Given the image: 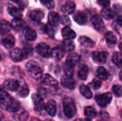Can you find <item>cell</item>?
Instances as JSON below:
<instances>
[{"instance_id": "obj_1", "label": "cell", "mask_w": 122, "mask_h": 121, "mask_svg": "<svg viewBox=\"0 0 122 121\" xmlns=\"http://www.w3.org/2000/svg\"><path fill=\"white\" fill-rule=\"evenodd\" d=\"M0 108L9 113H14L20 108V103L11 98L2 88H0Z\"/></svg>"}, {"instance_id": "obj_2", "label": "cell", "mask_w": 122, "mask_h": 121, "mask_svg": "<svg viewBox=\"0 0 122 121\" xmlns=\"http://www.w3.org/2000/svg\"><path fill=\"white\" fill-rule=\"evenodd\" d=\"M26 71L29 77L35 80H39L43 75V71L41 66L34 61L27 62L26 64Z\"/></svg>"}, {"instance_id": "obj_3", "label": "cell", "mask_w": 122, "mask_h": 121, "mask_svg": "<svg viewBox=\"0 0 122 121\" xmlns=\"http://www.w3.org/2000/svg\"><path fill=\"white\" fill-rule=\"evenodd\" d=\"M63 107L65 116L67 118H72L75 116L76 108L74 101L70 98H65L63 100Z\"/></svg>"}, {"instance_id": "obj_4", "label": "cell", "mask_w": 122, "mask_h": 121, "mask_svg": "<svg viewBox=\"0 0 122 121\" xmlns=\"http://www.w3.org/2000/svg\"><path fill=\"white\" fill-rule=\"evenodd\" d=\"M31 98L34 105V111H36V113L41 116H44L46 110L43 98L39 94H33Z\"/></svg>"}, {"instance_id": "obj_5", "label": "cell", "mask_w": 122, "mask_h": 121, "mask_svg": "<svg viewBox=\"0 0 122 121\" xmlns=\"http://www.w3.org/2000/svg\"><path fill=\"white\" fill-rule=\"evenodd\" d=\"M96 102L101 107L107 106L112 100V95L111 93H106L101 95H98L95 97Z\"/></svg>"}, {"instance_id": "obj_6", "label": "cell", "mask_w": 122, "mask_h": 121, "mask_svg": "<svg viewBox=\"0 0 122 121\" xmlns=\"http://www.w3.org/2000/svg\"><path fill=\"white\" fill-rule=\"evenodd\" d=\"M35 50L38 54L44 58H49L51 53L50 46L45 43H39L36 45Z\"/></svg>"}, {"instance_id": "obj_7", "label": "cell", "mask_w": 122, "mask_h": 121, "mask_svg": "<svg viewBox=\"0 0 122 121\" xmlns=\"http://www.w3.org/2000/svg\"><path fill=\"white\" fill-rule=\"evenodd\" d=\"M4 87L10 91H17L19 86L20 81L15 80V79H8L4 82Z\"/></svg>"}, {"instance_id": "obj_8", "label": "cell", "mask_w": 122, "mask_h": 121, "mask_svg": "<svg viewBox=\"0 0 122 121\" xmlns=\"http://www.w3.org/2000/svg\"><path fill=\"white\" fill-rule=\"evenodd\" d=\"M61 83L64 88H69L71 90L74 89L75 88V86H76L75 81L72 78V76H69L66 75L61 76Z\"/></svg>"}, {"instance_id": "obj_9", "label": "cell", "mask_w": 122, "mask_h": 121, "mask_svg": "<svg viewBox=\"0 0 122 121\" xmlns=\"http://www.w3.org/2000/svg\"><path fill=\"white\" fill-rule=\"evenodd\" d=\"M13 118L16 121H26L29 118V113L25 109L20 107L19 110L14 113Z\"/></svg>"}, {"instance_id": "obj_10", "label": "cell", "mask_w": 122, "mask_h": 121, "mask_svg": "<svg viewBox=\"0 0 122 121\" xmlns=\"http://www.w3.org/2000/svg\"><path fill=\"white\" fill-rule=\"evenodd\" d=\"M92 22L93 26L97 31H103L105 28V25L102 17L97 14L92 17Z\"/></svg>"}, {"instance_id": "obj_11", "label": "cell", "mask_w": 122, "mask_h": 121, "mask_svg": "<svg viewBox=\"0 0 122 121\" xmlns=\"http://www.w3.org/2000/svg\"><path fill=\"white\" fill-rule=\"evenodd\" d=\"M41 81V82L46 86H53V87H56L58 86V81L54 78L51 76H50L49 74H45V75H42V76L39 79Z\"/></svg>"}, {"instance_id": "obj_12", "label": "cell", "mask_w": 122, "mask_h": 121, "mask_svg": "<svg viewBox=\"0 0 122 121\" xmlns=\"http://www.w3.org/2000/svg\"><path fill=\"white\" fill-rule=\"evenodd\" d=\"M11 29H13L14 31H20L26 27V23L23 19H21H21L14 18L11 22Z\"/></svg>"}, {"instance_id": "obj_13", "label": "cell", "mask_w": 122, "mask_h": 121, "mask_svg": "<svg viewBox=\"0 0 122 121\" xmlns=\"http://www.w3.org/2000/svg\"><path fill=\"white\" fill-rule=\"evenodd\" d=\"M11 58L15 62H19L25 58L23 50L19 48H16L11 52Z\"/></svg>"}, {"instance_id": "obj_14", "label": "cell", "mask_w": 122, "mask_h": 121, "mask_svg": "<svg viewBox=\"0 0 122 121\" xmlns=\"http://www.w3.org/2000/svg\"><path fill=\"white\" fill-rule=\"evenodd\" d=\"M46 112L51 117L55 116L56 113V103L54 100L49 101L46 104H45Z\"/></svg>"}, {"instance_id": "obj_15", "label": "cell", "mask_w": 122, "mask_h": 121, "mask_svg": "<svg viewBox=\"0 0 122 121\" xmlns=\"http://www.w3.org/2000/svg\"><path fill=\"white\" fill-rule=\"evenodd\" d=\"M64 53H65V51H64V49H63L61 47L56 46V47L53 48L51 50L50 56H51L53 58H54L55 60L59 61V60H61V59L64 57Z\"/></svg>"}, {"instance_id": "obj_16", "label": "cell", "mask_w": 122, "mask_h": 121, "mask_svg": "<svg viewBox=\"0 0 122 121\" xmlns=\"http://www.w3.org/2000/svg\"><path fill=\"white\" fill-rule=\"evenodd\" d=\"M29 16L33 21H40L44 17V14L42 10L37 9H34V10L31 11L29 14Z\"/></svg>"}, {"instance_id": "obj_17", "label": "cell", "mask_w": 122, "mask_h": 121, "mask_svg": "<svg viewBox=\"0 0 122 121\" xmlns=\"http://www.w3.org/2000/svg\"><path fill=\"white\" fill-rule=\"evenodd\" d=\"M3 46L6 48H11L15 44V38L11 34H6L1 41Z\"/></svg>"}, {"instance_id": "obj_18", "label": "cell", "mask_w": 122, "mask_h": 121, "mask_svg": "<svg viewBox=\"0 0 122 121\" xmlns=\"http://www.w3.org/2000/svg\"><path fill=\"white\" fill-rule=\"evenodd\" d=\"M60 16L55 11L49 12L48 15V22L52 26H56L60 22Z\"/></svg>"}, {"instance_id": "obj_19", "label": "cell", "mask_w": 122, "mask_h": 121, "mask_svg": "<svg viewBox=\"0 0 122 121\" xmlns=\"http://www.w3.org/2000/svg\"><path fill=\"white\" fill-rule=\"evenodd\" d=\"M23 33H24V36L25 39L28 41H34L37 37L36 32L31 28H29L27 26H26L23 29Z\"/></svg>"}, {"instance_id": "obj_20", "label": "cell", "mask_w": 122, "mask_h": 121, "mask_svg": "<svg viewBox=\"0 0 122 121\" xmlns=\"http://www.w3.org/2000/svg\"><path fill=\"white\" fill-rule=\"evenodd\" d=\"M94 61L98 63H104L107 61V54L102 51H94L92 53Z\"/></svg>"}, {"instance_id": "obj_21", "label": "cell", "mask_w": 122, "mask_h": 121, "mask_svg": "<svg viewBox=\"0 0 122 121\" xmlns=\"http://www.w3.org/2000/svg\"><path fill=\"white\" fill-rule=\"evenodd\" d=\"M80 56L76 53H71L70 54L68 55L66 60V63L72 66H75L77 63H79V62L80 61Z\"/></svg>"}, {"instance_id": "obj_22", "label": "cell", "mask_w": 122, "mask_h": 121, "mask_svg": "<svg viewBox=\"0 0 122 121\" xmlns=\"http://www.w3.org/2000/svg\"><path fill=\"white\" fill-rule=\"evenodd\" d=\"M11 29V24L4 19L0 20V34L6 35L8 34Z\"/></svg>"}, {"instance_id": "obj_23", "label": "cell", "mask_w": 122, "mask_h": 121, "mask_svg": "<svg viewBox=\"0 0 122 121\" xmlns=\"http://www.w3.org/2000/svg\"><path fill=\"white\" fill-rule=\"evenodd\" d=\"M61 34L64 39L73 40L76 37V33L69 26H65L61 30Z\"/></svg>"}, {"instance_id": "obj_24", "label": "cell", "mask_w": 122, "mask_h": 121, "mask_svg": "<svg viewBox=\"0 0 122 121\" xmlns=\"http://www.w3.org/2000/svg\"><path fill=\"white\" fill-rule=\"evenodd\" d=\"M74 19L77 24L80 25H84L87 22V16L84 12L78 11L74 15Z\"/></svg>"}, {"instance_id": "obj_25", "label": "cell", "mask_w": 122, "mask_h": 121, "mask_svg": "<svg viewBox=\"0 0 122 121\" xmlns=\"http://www.w3.org/2000/svg\"><path fill=\"white\" fill-rule=\"evenodd\" d=\"M75 7H76L75 4L73 1H68L62 6L61 10L66 14H71L74 11V10H75Z\"/></svg>"}, {"instance_id": "obj_26", "label": "cell", "mask_w": 122, "mask_h": 121, "mask_svg": "<svg viewBox=\"0 0 122 121\" xmlns=\"http://www.w3.org/2000/svg\"><path fill=\"white\" fill-rule=\"evenodd\" d=\"M17 92H18V94L19 95V96L23 97V98H25L29 95V90L28 86L24 81H20V86H19V88Z\"/></svg>"}, {"instance_id": "obj_27", "label": "cell", "mask_w": 122, "mask_h": 121, "mask_svg": "<svg viewBox=\"0 0 122 121\" xmlns=\"http://www.w3.org/2000/svg\"><path fill=\"white\" fill-rule=\"evenodd\" d=\"M61 48L65 52H72L75 49V45L71 40L64 39L62 42Z\"/></svg>"}, {"instance_id": "obj_28", "label": "cell", "mask_w": 122, "mask_h": 121, "mask_svg": "<svg viewBox=\"0 0 122 121\" xmlns=\"http://www.w3.org/2000/svg\"><path fill=\"white\" fill-rule=\"evenodd\" d=\"M8 10V12L9 14L12 16L14 18H16V19H21L22 18L23 15H22V13L21 11V10L17 8V7H15L14 6H9L7 9Z\"/></svg>"}, {"instance_id": "obj_29", "label": "cell", "mask_w": 122, "mask_h": 121, "mask_svg": "<svg viewBox=\"0 0 122 121\" xmlns=\"http://www.w3.org/2000/svg\"><path fill=\"white\" fill-rule=\"evenodd\" d=\"M79 41L81 44V45H82L84 47H87V48H92L94 46L95 43L90 39L89 38L86 37V36H80L79 38Z\"/></svg>"}, {"instance_id": "obj_30", "label": "cell", "mask_w": 122, "mask_h": 121, "mask_svg": "<svg viewBox=\"0 0 122 121\" xmlns=\"http://www.w3.org/2000/svg\"><path fill=\"white\" fill-rule=\"evenodd\" d=\"M89 73V68L86 65H81L78 71V77L81 80H86Z\"/></svg>"}, {"instance_id": "obj_31", "label": "cell", "mask_w": 122, "mask_h": 121, "mask_svg": "<svg viewBox=\"0 0 122 121\" xmlns=\"http://www.w3.org/2000/svg\"><path fill=\"white\" fill-rule=\"evenodd\" d=\"M84 114H85V116L88 119L92 120L97 117V112L94 108H93L92 106H87L84 110Z\"/></svg>"}, {"instance_id": "obj_32", "label": "cell", "mask_w": 122, "mask_h": 121, "mask_svg": "<svg viewBox=\"0 0 122 121\" xmlns=\"http://www.w3.org/2000/svg\"><path fill=\"white\" fill-rule=\"evenodd\" d=\"M101 13H102V16L106 19H111L115 15L114 12L112 10V9H110L108 6H104L103 9H102Z\"/></svg>"}, {"instance_id": "obj_33", "label": "cell", "mask_w": 122, "mask_h": 121, "mask_svg": "<svg viewBox=\"0 0 122 121\" xmlns=\"http://www.w3.org/2000/svg\"><path fill=\"white\" fill-rule=\"evenodd\" d=\"M79 91L80 93H81V95L85 97L87 99H90L92 98V93L91 91V89L89 88V86H86V85H82L80 86L79 88Z\"/></svg>"}, {"instance_id": "obj_34", "label": "cell", "mask_w": 122, "mask_h": 121, "mask_svg": "<svg viewBox=\"0 0 122 121\" xmlns=\"http://www.w3.org/2000/svg\"><path fill=\"white\" fill-rule=\"evenodd\" d=\"M105 39H106L107 44L109 45H114L117 44V41L116 36L112 31H109L106 34Z\"/></svg>"}, {"instance_id": "obj_35", "label": "cell", "mask_w": 122, "mask_h": 121, "mask_svg": "<svg viewBox=\"0 0 122 121\" xmlns=\"http://www.w3.org/2000/svg\"><path fill=\"white\" fill-rule=\"evenodd\" d=\"M97 75L98 77L102 79V80H107L109 77V73L107 71V70L104 68V67H99L97 70Z\"/></svg>"}, {"instance_id": "obj_36", "label": "cell", "mask_w": 122, "mask_h": 121, "mask_svg": "<svg viewBox=\"0 0 122 121\" xmlns=\"http://www.w3.org/2000/svg\"><path fill=\"white\" fill-rule=\"evenodd\" d=\"M112 61L114 62V63L119 66V67H122V54L119 52H116L114 53L113 56H112Z\"/></svg>"}, {"instance_id": "obj_37", "label": "cell", "mask_w": 122, "mask_h": 121, "mask_svg": "<svg viewBox=\"0 0 122 121\" xmlns=\"http://www.w3.org/2000/svg\"><path fill=\"white\" fill-rule=\"evenodd\" d=\"M22 50H23L25 58L31 56L34 53V48L31 45H25L24 47L22 48Z\"/></svg>"}, {"instance_id": "obj_38", "label": "cell", "mask_w": 122, "mask_h": 121, "mask_svg": "<svg viewBox=\"0 0 122 121\" xmlns=\"http://www.w3.org/2000/svg\"><path fill=\"white\" fill-rule=\"evenodd\" d=\"M74 66H70L67 63H64V71L65 72V74L69 76H73L74 72Z\"/></svg>"}, {"instance_id": "obj_39", "label": "cell", "mask_w": 122, "mask_h": 121, "mask_svg": "<svg viewBox=\"0 0 122 121\" xmlns=\"http://www.w3.org/2000/svg\"><path fill=\"white\" fill-rule=\"evenodd\" d=\"M45 32L49 35V37L54 38V34H55V31H54L53 26H51L50 24H46L45 26Z\"/></svg>"}, {"instance_id": "obj_40", "label": "cell", "mask_w": 122, "mask_h": 121, "mask_svg": "<svg viewBox=\"0 0 122 121\" xmlns=\"http://www.w3.org/2000/svg\"><path fill=\"white\" fill-rule=\"evenodd\" d=\"M40 1L44 6H45L49 9H54V5H55L54 1L53 0H40Z\"/></svg>"}, {"instance_id": "obj_41", "label": "cell", "mask_w": 122, "mask_h": 121, "mask_svg": "<svg viewBox=\"0 0 122 121\" xmlns=\"http://www.w3.org/2000/svg\"><path fill=\"white\" fill-rule=\"evenodd\" d=\"M112 91L116 96L121 97L122 96V87L119 85H114L112 87Z\"/></svg>"}, {"instance_id": "obj_42", "label": "cell", "mask_w": 122, "mask_h": 121, "mask_svg": "<svg viewBox=\"0 0 122 121\" xmlns=\"http://www.w3.org/2000/svg\"><path fill=\"white\" fill-rule=\"evenodd\" d=\"M90 86H91L94 89L97 90V89H99V88L102 86V82H101L100 80L95 78V79H94V80L92 81V83H90Z\"/></svg>"}, {"instance_id": "obj_43", "label": "cell", "mask_w": 122, "mask_h": 121, "mask_svg": "<svg viewBox=\"0 0 122 121\" xmlns=\"http://www.w3.org/2000/svg\"><path fill=\"white\" fill-rule=\"evenodd\" d=\"M109 121V116L107 113L104 111H102L99 116L97 121Z\"/></svg>"}, {"instance_id": "obj_44", "label": "cell", "mask_w": 122, "mask_h": 121, "mask_svg": "<svg viewBox=\"0 0 122 121\" xmlns=\"http://www.w3.org/2000/svg\"><path fill=\"white\" fill-rule=\"evenodd\" d=\"M60 21L61 22L62 24H64L66 26H68L71 24V21L67 16H62L60 18Z\"/></svg>"}, {"instance_id": "obj_45", "label": "cell", "mask_w": 122, "mask_h": 121, "mask_svg": "<svg viewBox=\"0 0 122 121\" xmlns=\"http://www.w3.org/2000/svg\"><path fill=\"white\" fill-rule=\"evenodd\" d=\"M97 3L102 6H108L110 4V0H97Z\"/></svg>"}, {"instance_id": "obj_46", "label": "cell", "mask_w": 122, "mask_h": 121, "mask_svg": "<svg viewBox=\"0 0 122 121\" xmlns=\"http://www.w3.org/2000/svg\"><path fill=\"white\" fill-rule=\"evenodd\" d=\"M11 1H14V3H16L21 9H23L24 8V3H23L22 0H11Z\"/></svg>"}, {"instance_id": "obj_47", "label": "cell", "mask_w": 122, "mask_h": 121, "mask_svg": "<svg viewBox=\"0 0 122 121\" xmlns=\"http://www.w3.org/2000/svg\"><path fill=\"white\" fill-rule=\"evenodd\" d=\"M117 23L122 26V16H118V18H117Z\"/></svg>"}, {"instance_id": "obj_48", "label": "cell", "mask_w": 122, "mask_h": 121, "mask_svg": "<svg viewBox=\"0 0 122 121\" xmlns=\"http://www.w3.org/2000/svg\"><path fill=\"white\" fill-rule=\"evenodd\" d=\"M74 121H92L91 120L88 119V118H78L76 119Z\"/></svg>"}, {"instance_id": "obj_49", "label": "cell", "mask_w": 122, "mask_h": 121, "mask_svg": "<svg viewBox=\"0 0 122 121\" xmlns=\"http://www.w3.org/2000/svg\"><path fill=\"white\" fill-rule=\"evenodd\" d=\"M41 121L40 119H39V118H31V121Z\"/></svg>"}, {"instance_id": "obj_50", "label": "cell", "mask_w": 122, "mask_h": 121, "mask_svg": "<svg viewBox=\"0 0 122 121\" xmlns=\"http://www.w3.org/2000/svg\"><path fill=\"white\" fill-rule=\"evenodd\" d=\"M119 48L120 51L122 52V42H121V43L119 44Z\"/></svg>"}, {"instance_id": "obj_51", "label": "cell", "mask_w": 122, "mask_h": 121, "mask_svg": "<svg viewBox=\"0 0 122 121\" xmlns=\"http://www.w3.org/2000/svg\"><path fill=\"white\" fill-rule=\"evenodd\" d=\"M119 78H120V80L122 81V70L120 71V73H119Z\"/></svg>"}, {"instance_id": "obj_52", "label": "cell", "mask_w": 122, "mask_h": 121, "mask_svg": "<svg viewBox=\"0 0 122 121\" xmlns=\"http://www.w3.org/2000/svg\"><path fill=\"white\" fill-rule=\"evenodd\" d=\"M44 121H54L53 120H51V119H46Z\"/></svg>"}, {"instance_id": "obj_53", "label": "cell", "mask_w": 122, "mask_h": 121, "mask_svg": "<svg viewBox=\"0 0 122 121\" xmlns=\"http://www.w3.org/2000/svg\"><path fill=\"white\" fill-rule=\"evenodd\" d=\"M1 56H0V61H1Z\"/></svg>"}, {"instance_id": "obj_54", "label": "cell", "mask_w": 122, "mask_h": 121, "mask_svg": "<svg viewBox=\"0 0 122 121\" xmlns=\"http://www.w3.org/2000/svg\"></svg>"}]
</instances>
